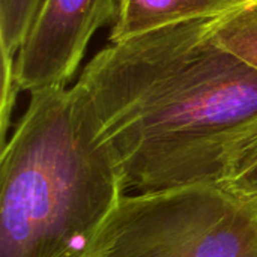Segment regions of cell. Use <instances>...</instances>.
I'll use <instances>...</instances> for the list:
<instances>
[{
	"mask_svg": "<svg viewBox=\"0 0 257 257\" xmlns=\"http://www.w3.org/2000/svg\"><path fill=\"white\" fill-rule=\"evenodd\" d=\"M212 21L108 42L80 74L126 191L217 184L226 146L257 119V68L217 39Z\"/></svg>",
	"mask_w": 257,
	"mask_h": 257,
	"instance_id": "1",
	"label": "cell"
},
{
	"mask_svg": "<svg viewBox=\"0 0 257 257\" xmlns=\"http://www.w3.org/2000/svg\"><path fill=\"white\" fill-rule=\"evenodd\" d=\"M126 194L75 83L30 92L0 155V257H86Z\"/></svg>",
	"mask_w": 257,
	"mask_h": 257,
	"instance_id": "2",
	"label": "cell"
},
{
	"mask_svg": "<svg viewBox=\"0 0 257 257\" xmlns=\"http://www.w3.org/2000/svg\"><path fill=\"white\" fill-rule=\"evenodd\" d=\"M86 257H257V202L218 184L125 194Z\"/></svg>",
	"mask_w": 257,
	"mask_h": 257,
	"instance_id": "3",
	"label": "cell"
},
{
	"mask_svg": "<svg viewBox=\"0 0 257 257\" xmlns=\"http://www.w3.org/2000/svg\"><path fill=\"white\" fill-rule=\"evenodd\" d=\"M120 3L122 0H47L15 57L20 90L66 86L96 30L117 21Z\"/></svg>",
	"mask_w": 257,
	"mask_h": 257,
	"instance_id": "4",
	"label": "cell"
},
{
	"mask_svg": "<svg viewBox=\"0 0 257 257\" xmlns=\"http://www.w3.org/2000/svg\"><path fill=\"white\" fill-rule=\"evenodd\" d=\"M247 0H122L108 42H120L178 23L215 18Z\"/></svg>",
	"mask_w": 257,
	"mask_h": 257,
	"instance_id": "5",
	"label": "cell"
},
{
	"mask_svg": "<svg viewBox=\"0 0 257 257\" xmlns=\"http://www.w3.org/2000/svg\"><path fill=\"white\" fill-rule=\"evenodd\" d=\"M217 184L241 199L257 202V119L226 146Z\"/></svg>",
	"mask_w": 257,
	"mask_h": 257,
	"instance_id": "6",
	"label": "cell"
},
{
	"mask_svg": "<svg viewBox=\"0 0 257 257\" xmlns=\"http://www.w3.org/2000/svg\"><path fill=\"white\" fill-rule=\"evenodd\" d=\"M212 29L226 48L257 68V0H247L236 9L215 17Z\"/></svg>",
	"mask_w": 257,
	"mask_h": 257,
	"instance_id": "7",
	"label": "cell"
},
{
	"mask_svg": "<svg viewBox=\"0 0 257 257\" xmlns=\"http://www.w3.org/2000/svg\"><path fill=\"white\" fill-rule=\"evenodd\" d=\"M47 0H0V54L17 53Z\"/></svg>",
	"mask_w": 257,
	"mask_h": 257,
	"instance_id": "8",
	"label": "cell"
},
{
	"mask_svg": "<svg viewBox=\"0 0 257 257\" xmlns=\"http://www.w3.org/2000/svg\"><path fill=\"white\" fill-rule=\"evenodd\" d=\"M2 59V92H0V134L2 146L6 143V133L11 125L12 110L15 107V99L20 87L15 80V57L0 54Z\"/></svg>",
	"mask_w": 257,
	"mask_h": 257,
	"instance_id": "9",
	"label": "cell"
}]
</instances>
